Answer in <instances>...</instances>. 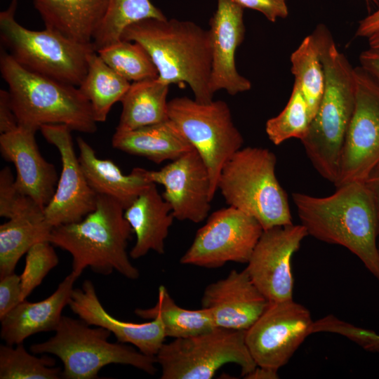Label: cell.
<instances>
[{
    "label": "cell",
    "mask_w": 379,
    "mask_h": 379,
    "mask_svg": "<svg viewBox=\"0 0 379 379\" xmlns=\"http://www.w3.org/2000/svg\"><path fill=\"white\" fill-rule=\"evenodd\" d=\"M292 199L308 235L346 248L379 282L378 217L364 182L345 183L326 197L294 192Z\"/></svg>",
    "instance_id": "obj_1"
},
{
    "label": "cell",
    "mask_w": 379,
    "mask_h": 379,
    "mask_svg": "<svg viewBox=\"0 0 379 379\" xmlns=\"http://www.w3.org/2000/svg\"><path fill=\"white\" fill-rule=\"evenodd\" d=\"M312 34L324 67L325 84L317 113L301 142L314 168L334 185L355 107L354 68L339 51L325 25H317Z\"/></svg>",
    "instance_id": "obj_2"
},
{
    "label": "cell",
    "mask_w": 379,
    "mask_h": 379,
    "mask_svg": "<svg viewBox=\"0 0 379 379\" xmlns=\"http://www.w3.org/2000/svg\"><path fill=\"white\" fill-rule=\"evenodd\" d=\"M121 40L138 43L147 51L161 82L180 86L187 84L196 101L213 100L208 29L190 20L148 18L128 25Z\"/></svg>",
    "instance_id": "obj_3"
},
{
    "label": "cell",
    "mask_w": 379,
    "mask_h": 379,
    "mask_svg": "<svg viewBox=\"0 0 379 379\" xmlns=\"http://www.w3.org/2000/svg\"><path fill=\"white\" fill-rule=\"evenodd\" d=\"M132 233L122 206L109 197L98 194L94 211L79 222L53 227L48 241L71 254L72 272L77 277L90 267L102 275L117 271L134 280L140 272L126 251Z\"/></svg>",
    "instance_id": "obj_4"
},
{
    "label": "cell",
    "mask_w": 379,
    "mask_h": 379,
    "mask_svg": "<svg viewBox=\"0 0 379 379\" xmlns=\"http://www.w3.org/2000/svg\"><path fill=\"white\" fill-rule=\"evenodd\" d=\"M0 72L18 126L36 131L48 124L88 134L97 131L91 105L78 86L30 72L5 50L1 51Z\"/></svg>",
    "instance_id": "obj_5"
},
{
    "label": "cell",
    "mask_w": 379,
    "mask_h": 379,
    "mask_svg": "<svg viewBox=\"0 0 379 379\" xmlns=\"http://www.w3.org/2000/svg\"><path fill=\"white\" fill-rule=\"evenodd\" d=\"M276 164L275 154L268 149L241 148L224 164L218 182L226 203L256 219L263 230L293 224Z\"/></svg>",
    "instance_id": "obj_6"
},
{
    "label": "cell",
    "mask_w": 379,
    "mask_h": 379,
    "mask_svg": "<svg viewBox=\"0 0 379 379\" xmlns=\"http://www.w3.org/2000/svg\"><path fill=\"white\" fill-rule=\"evenodd\" d=\"M111 332L92 328L84 320L62 316L48 340L33 344L34 354H51L63 364L62 376L67 379H94L105 366L115 364L134 366L149 375L156 373V358L122 343L108 340Z\"/></svg>",
    "instance_id": "obj_7"
},
{
    "label": "cell",
    "mask_w": 379,
    "mask_h": 379,
    "mask_svg": "<svg viewBox=\"0 0 379 379\" xmlns=\"http://www.w3.org/2000/svg\"><path fill=\"white\" fill-rule=\"evenodd\" d=\"M18 0L0 13V36L8 53L27 70L79 86L88 69L91 44H84L49 29L32 30L15 19Z\"/></svg>",
    "instance_id": "obj_8"
},
{
    "label": "cell",
    "mask_w": 379,
    "mask_h": 379,
    "mask_svg": "<svg viewBox=\"0 0 379 379\" xmlns=\"http://www.w3.org/2000/svg\"><path fill=\"white\" fill-rule=\"evenodd\" d=\"M246 331L216 327L199 335L164 343L155 357L161 379H211L234 363L246 376L257 366L245 340Z\"/></svg>",
    "instance_id": "obj_9"
},
{
    "label": "cell",
    "mask_w": 379,
    "mask_h": 379,
    "mask_svg": "<svg viewBox=\"0 0 379 379\" xmlns=\"http://www.w3.org/2000/svg\"><path fill=\"white\" fill-rule=\"evenodd\" d=\"M168 115L207 166L213 197L224 164L244 143L228 105L222 100L201 103L186 96L177 97L168 102Z\"/></svg>",
    "instance_id": "obj_10"
},
{
    "label": "cell",
    "mask_w": 379,
    "mask_h": 379,
    "mask_svg": "<svg viewBox=\"0 0 379 379\" xmlns=\"http://www.w3.org/2000/svg\"><path fill=\"white\" fill-rule=\"evenodd\" d=\"M262 232L259 222L243 211L230 206L219 209L198 230L180 262L206 268L247 263Z\"/></svg>",
    "instance_id": "obj_11"
},
{
    "label": "cell",
    "mask_w": 379,
    "mask_h": 379,
    "mask_svg": "<svg viewBox=\"0 0 379 379\" xmlns=\"http://www.w3.org/2000/svg\"><path fill=\"white\" fill-rule=\"evenodd\" d=\"M354 110L343 147L338 187L363 181L379 165V81L360 66L354 68Z\"/></svg>",
    "instance_id": "obj_12"
},
{
    "label": "cell",
    "mask_w": 379,
    "mask_h": 379,
    "mask_svg": "<svg viewBox=\"0 0 379 379\" xmlns=\"http://www.w3.org/2000/svg\"><path fill=\"white\" fill-rule=\"evenodd\" d=\"M314 324L310 310L293 299L269 302L246 331V344L257 366L278 371L313 333Z\"/></svg>",
    "instance_id": "obj_13"
},
{
    "label": "cell",
    "mask_w": 379,
    "mask_h": 379,
    "mask_svg": "<svg viewBox=\"0 0 379 379\" xmlns=\"http://www.w3.org/2000/svg\"><path fill=\"white\" fill-rule=\"evenodd\" d=\"M307 235L301 224L263 230L245 269L270 302L293 299L292 258Z\"/></svg>",
    "instance_id": "obj_14"
},
{
    "label": "cell",
    "mask_w": 379,
    "mask_h": 379,
    "mask_svg": "<svg viewBox=\"0 0 379 379\" xmlns=\"http://www.w3.org/2000/svg\"><path fill=\"white\" fill-rule=\"evenodd\" d=\"M40 131L58 149L62 161L55 192L44 208L45 218L53 227L79 222L95 210L98 194L89 185L76 155L72 130L62 124H48Z\"/></svg>",
    "instance_id": "obj_15"
},
{
    "label": "cell",
    "mask_w": 379,
    "mask_h": 379,
    "mask_svg": "<svg viewBox=\"0 0 379 379\" xmlns=\"http://www.w3.org/2000/svg\"><path fill=\"white\" fill-rule=\"evenodd\" d=\"M149 180L164 186L162 197L174 218L199 223L211 209V182L207 166L193 149L159 171H148Z\"/></svg>",
    "instance_id": "obj_16"
},
{
    "label": "cell",
    "mask_w": 379,
    "mask_h": 379,
    "mask_svg": "<svg viewBox=\"0 0 379 379\" xmlns=\"http://www.w3.org/2000/svg\"><path fill=\"white\" fill-rule=\"evenodd\" d=\"M211 47L210 88L214 94L225 90L234 95L249 91L251 82L236 67L235 53L244 39V8L232 0H217V7L209 20Z\"/></svg>",
    "instance_id": "obj_17"
},
{
    "label": "cell",
    "mask_w": 379,
    "mask_h": 379,
    "mask_svg": "<svg viewBox=\"0 0 379 379\" xmlns=\"http://www.w3.org/2000/svg\"><path fill=\"white\" fill-rule=\"evenodd\" d=\"M269 302L246 269L233 270L225 278L210 284L201 298L202 307L208 310L216 327L243 331L255 323Z\"/></svg>",
    "instance_id": "obj_18"
},
{
    "label": "cell",
    "mask_w": 379,
    "mask_h": 379,
    "mask_svg": "<svg viewBox=\"0 0 379 379\" xmlns=\"http://www.w3.org/2000/svg\"><path fill=\"white\" fill-rule=\"evenodd\" d=\"M36 132L18 126L12 131L1 134L0 152L4 159L15 166L18 190L44 208L55 192L59 178L55 166L41 154Z\"/></svg>",
    "instance_id": "obj_19"
},
{
    "label": "cell",
    "mask_w": 379,
    "mask_h": 379,
    "mask_svg": "<svg viewBox=\"0 0 379 379\" xmlns=\"http://www.w3.org/2000/svg\"><path fill=\"white\" fill-rule=\"evenodd\" d=\"M68 306L90 326L108 330L118 342L132 344L147 356L155 357L164 343L166 336L159 317L145 323L116 319L103 307L90 280H85L81 288H74Z\"/></svg>",
    "instance_id": "obj_20"
},
{
    "label": "cell",
    "mask_w": 379,
    "mask_h": 379,
    "mask_svg": "<svg viewBox=\"0 0 379 379\" xmlns=\"http://www.w3.org/2000/svg\"><path fill=\"white\" fill-rule=\"evenodd\" d=\"M77 279L71 272L44 300L20 302L0 319L1 338L7 345H16L34 334L55 331L62 317V312L71 299Z\"/></svg>",
    "instance_id": "obj_21"
},
{
    "label": "cell",
    "mask_w": 379,
    "mask_h": 379,
    "mask_svg": "<svg viewBox=\"0 0 379 379\" xmlns=\"http://www.w3.org/2000/svg\"><path fill=\"white\" fill-rule=\"evenodd\" d=\"M124 218L136 237L129 253L131 258L138 259L149 251L164 253V241L174 217L157 184L152 183L124 210Z\"/></svg>",
    "instance_id": "obj_22"
},
{
    "label": "cell",
    "mask_w": 379,
    "mask_h": 379,
    "mask_svg": "<svg viewBox=\"0 0 379 379\" xmlns=\"http://www.w3.org/2000/svg\"><path fill=\"white\" fill-rule=\"evenodd\" d=\"M79 160L91 187L98 194L115 199L127 208L152 183L146 169L134 168L125 175L110 159L98 158L95 150L82 138L77 139Z\"/></svg>",
    "instance_id": "obj_23"
},
{
    "label": "cell",
    "mask_w": 379,
    "mask_h": 379,
    "mask_svg": "<svg viewBox=\"0 0 379 379\" xmlns=\"http://www.w3.org/2000/svg\"><path fill=\"white\" fill-rule=\"evenodd\" d=\"M109 0H34L46 29L77 42L91 44Z\"/></svg>",
    "instance_id": "obj_24"
},
{
    "label": "cell",
    "mask_w": 379,
    "mask_h": 379,
    "mask_svg": "<svg viewBox=\"0 0 379 379\" xmlns=\"http://www.w3.org/2000/svg\"><path fill=\"white\" fill-rule=\"evenodd\" d=\"M112 147L156 164L174 161L194 149L170 119L131 131H115Z\"/></svg>",
    "instance_id": "obj_25"
},
{
    "label": "cell",
    "mask_w": 379,
    "mask_h": 379,
    "mask_svg": "<svg viewBox=\"0 0 379 379\" xmlns=\"http://www.w3.org/2000/svg\"><path fill=\"white\" fill-rule=\"evenodd\" d=\"M53 227L36 203L0 226V277L14 272L21 257L36 244L48 241Z\"/></svg>",
    "instance_id": "obj_26"
},
{
    "label": "cell",
    "mask_w": 379,
    "mask_h": 379,
    "mask_svg": "<svg viewBox=\"0 0 379 379\" xmlns=\"http://www.w3.org/2000/svg\"><path fill=\"white\" fill-rule=\"evenodd\" d=\"M169 85L158 78L131 84L121 102L122 112L117 131H131L168 119Z\"/></svg>",
    "instance_id": "obj_27"
},
{
    "label": "cell",
    "mask_w": 379,
    "mask_h": 379,
    "mask_svg": "<svg viewBox=\"0 0 379 379\" xmlns=\"http://www.w3.org/2000/svg\"><path fill=\"white\" fill-rule=\"evenodd\" d=\"M135 314L148 320L159 317L166 336L174 339L199 335L216 328L208 310H187L178 306L163 285L159 287L157 304L150 308H136Z\"/></svg>",
    "instance_id": "obj_28"
},
{
    "label": "cell",
    "mask_w": 379,
    "mask_h": 379,
    "mask_svg": "<svg viewBox=\"0 0 379 379\" xmlns=\"http://www.w3.org/2000/svg\"><path fill=\"white\" fill-rule=\"evenodd\" d=\"M130 81L108 66L96 51L88 59L84 79L78 86L90 102L96 121L104 122L112 107L120 102Z\"/></svg>",
    "instance_id": "obj_29"
},
{
    "label": "cell",
    "mask_w": 379,
    "mask_h": 379,
    "mask_svg": "<svg viewBox=\"0 0 379 379\" xmlns=\"http://www.w3.org/2000/svg\"><path fill=\"white\" fill-rule=\"evenodd\" d=\"M148 18H167L150 0H109L105 15L92 43L94 50L97 52L120 41L128 25Z\"/></svg>",
    "instance_id": "obj_30"
},
{
    "label": "cell",
    "mask_w": 379,
    "mask_h": 379,
    "mask_svg": "<svg viewBox=\"0 0 379 379\" xmlns=\"http://www.w3.org/2000/svg\"><path fill=\"white\" fill-rule=\"evenodd\" d=\"M290 61L294 84L302 93L312 119L322 98L325 84L324 67L312 34L303 39L291 53Z\"/></svg>",
    "instance_id": "obj_31"
},
{
    "label": "cell",
    "mask_w": 379,
    "mask_h": 379,
    "mask_svg": "<svg viewBox=\"0 0 379 379\" xmlns=\"http://www.w3.org/2000/svg\"><path fill=\"white\" fill-rule=\"evenodd\" d=\"M97 53L108 66L128 81L154 79L159 76L150 55L138 43L120 40Z\"/></svg>",
    "instance_id": "obj_32"
},
{
    "label": "cell",
    "mask_w": 379,
    "mask_h": 379,
    "mask_svg": "<svg viewBox=\"0 0 379 379\" xmlns=\"http://www.w3.org/2000/svg\"><path fill=\"white\" fill-rule=\"evenodd\" d=\"M14 346H0L1 379H58L62 376L53 358L37 357L28 352L22 343Z\"/></svg>",
    "instance_id": "obj_33"
},
{
    "label": "cell",
    "mask_w": 379,
    "mask_h": 379,
    "mask_svg": "<svg viewBox=\"0 0 379 379\" xmlns=\"http://www.w3.org/2000/svg\"><path fill=\"white\" fill-rule=\"evenodd\" d=\"M311 121L305 98L299 87L294 84L285 107L278 115L267 121L265 132L275 145L291 138L302 140L307 135Z\"/></svg>",
    "instance_id": "obj_34"
},
{
    "label": "cell",
    "mask_w": 379,
    "mask_h": 379,
    "mask_svg": "<svg viewBox=\"0 0 379 379\" xmlns=\"http://www.w3.org/2000/svg\"><path fill=\"white\" fill-rule=\"evenodd\" d=\"M58 263L54 246L48 241L39 242L27 251L25 267L20 275L22 300L27 299Z\"/></svg>",
    "instance_id": "obj_35"
},
{
    "label": "cell",
    "mask_w": 379,
    "mask_h": 379,
    "mask_svg": "<svg viewBox=\"0 0 379 379\" xmlns=\"http://www.w3.org/2000/svg\"><path fill=\"white\" fill-rule=\"evenodd\" d=\"M15 179L8 166L0 171V216L12 218L32 204L31 198L22 194L16 187Z\"/></svg>",
    "instance_id": "obj_36"
},
{
    "label": "cell",
    "mask_w": 379,
    "mask_h": 379,
    "mask_svg": "<svg viewBox=\"0 0 379 379\" xmlns=\"http://www.w3.org/2000/svg\"><path fill=\"white\" fill-rule=\"evenodd\" d=\"M21 295L20 275L13 272L0 277V319L23 301Z\"/></svg>",
    "instance_id": "obj_37"
},
{
    "label": "cell",
    "mask_w": 379,
    "mask_h": 379,
    "mask_svg": "<svg viewBox=\"0 0 379 379\" xmlns=\"http://www.w3.org/2000/svg\"><path fill=\"white\" fill-rule=\"evenodd\" d=\"M243 8H249L261 13L267 20L275 22L288 15L286 0H232Z\"/></svg>",
    "instance_id": "obj_38"
},
{
    "label": "cell",
    "mask_w": 379,
    "mask_h": 379,
    "mask_svg": "<svg viewBox=\"0 0 379 379\" xmlns=\"http://www.w3.org/2000/svg\"><path fill=\"white\" fill-rule=\"evenodd\" d=\"M18 127L8 91H0V133L12 131Z\"/></svg>",
    "instance_id": "obj_39"
},
{
    "label": "cell",
    "mask_w": 379,
    "mask_h": 379,
    "mask_svg": "<svg viewBox=\"0 0 379 379\" xmlns=\"http://www.w3.org/2000/svg\"><path fill=\"white\" fill-rule=\"evenodd\" d=\"M347 336L364 349L379 352V334L375 331L352 325L348 330Z\"/></svg>",
    "instance_id": "obj_40"
},
{
    "label": "cell",
    "mask_w": 379,
    "mask_h": 379,
    "mask_svg": "<svg viewBox=\"0 0 379 379\" xmlns=\"http://www.w3.org/2000/svg\"><path fill=\"white\" fill-rule=\"evenodd\" d=\"M359 60L360 67L379 81V49L365 50L359 55Z\"/></svg>",
    "instance_id": "obj_41"
},
{
    "label": "cell",
    "mask_w": 379,
    "mask_h": 379,
    "mask_svg": "<svg viewBox=\"0 0 379 379\" xmlns=\"http://www.w3.org/2000/svg\"><path fill=\"white\" fill-rule=\"evenodd\" d=\"M379 31V8L369 14L359 22L356 36L368 38L373 34Z\"/></svg>",
    "instance_id": "obj_42"
},
{
    "label": "cell",
    "mask_w": 379,
    "mask_h": 379,
    "mask_svg": "<svg viewBox=\"0 0 379 379\" xmlns=\"http://www.w3.org/2000/svg\"><path fill=\"white\" fill-rule=\"evenodd\" d=\"M364 182L369 189L373 198L379 222V165L371 173ZM378 246L379 250V232Z\"/></svg>",
    "instance_id": "obj_43"
},
{
    "label": "cell",
    "mask_w": 379,
    "mask_h": 379,
    "mask_svg": "<svg viewBox=\"0 0 379 379\" xmlns=\"http://www.w3.org/2000/svg\"><path fill=\"white\" fill-rule=\"evenodd\" d=\"M278 371L257 366L251 373L244 376L247 379H277L279 378Z\"/></svg>",
    "instance_id": "obj_44"
},
{
    "label": "cell",
    "mask_w": 379,
    "mask_h": 379,
    "mask_svg": "<svg viewBox=\"0 0 379 379\" xmlns=\"http://www.w3.org/2000/svg\"><path fill=\"white\" fill-rule=\"evenodd\" d=\"M367 39L369 48L379 49V31L373 34Z\"/></svg>",
    "instance_id": "obj_45"
},
{
    "label": "cell",
    "mask_w": 379,
    "mask_h": 379,
    "mask_svg": "<svg viewBox=\"0 0 379 379\" xmlns=\"http://www.w3.org/2000/svg\"><path fill=\"white\" fill-rule=\"evenodd\" d=\"M366 1H373V2H375V3H377L378 0H366Z\"/></svg>",
    "instance_id": "obj_46"
}]
</instances>
